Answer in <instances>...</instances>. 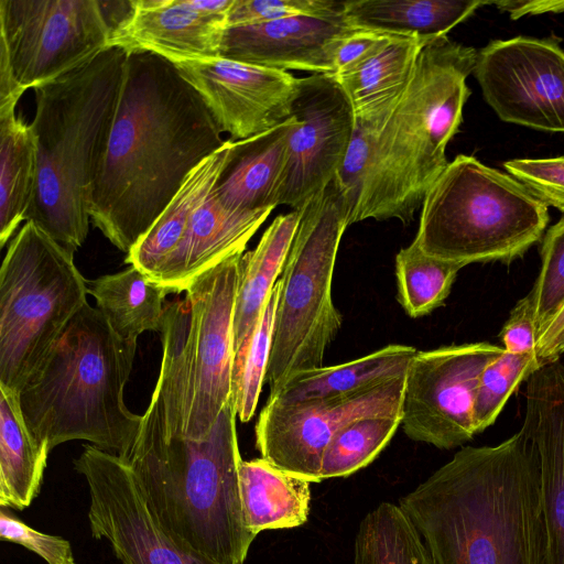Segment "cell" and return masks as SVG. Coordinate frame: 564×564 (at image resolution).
Segmentation results:
<instances>
[{
    "instance_id": "13",
    "label": "cell",
    "mask_w": 564,
    "mask_h": 564,
    "mask_svg": "<svg viewBox=\"0 0 564 564\" xmlns=\"http://www.w3.org/2000/svg\"><path fill=\"white\" fill-rule=\"evenodd\" d=\"M74 468L88 487L91 534L108 541L121 564H220L180 545L163 529L126 459L84 445Z\"/></svg>"
},
{
    "instance_id": "8",
    "label": "cell",
    "mask_w": 564,
    "mask_h": 564,
    "mask_svg": "<svg viewBox=\"0 0 564 564\" xmlns=\"http://www.w3.org/2000/svg\"><path fill=\"white\" fill-rule=\"evenodd\" d=\"M349 208L333 180L303 208L282 276L265 383L274 397L296 375L323 367L343 317L332 283Z\"/></svg>"
},
{
    "instance_id": "22",
    "label": "cell",
    "mask_w": 564,
    "mask_h": 564,
    "mask_svg": "<svg viewBox=\"0 0 564 564\" xmlns=\"http://www.w3.org/2000/svg\"><path fill=\"white\" fill-rule=\"evenodd\" d=\"M295 123L296 117L292 116L265 132L231 140L226 165L214 187L224 207L253 213L278 206L289 138Z\"/></svg>"
},
{
    "instance_id": "46",
    "label": "cell",
    "mask_w": 564,
    "mask_h": 564,
    "mask_svg": "<svg viewBox=\"0 0 564 564\" xmlns=\"http://www.w3.org/2000/svg\"><path fill=\"white\" fill-rule=\"evenodd\" d=\"M564 326V307L538 339L536 348L551 340Z\"/></svg>"
},
{
    "instance_id": "21",
    "label": "cell",
    "mask_w": 564,
    "mask_h": 564,
    "mask_svg": "<svg viewBox=\"0 0 564 564\" xmlns=\"http://www.w3.org/2000/svg\"><path fill=\"white\" fill-rule=\"evenodd\" d=\"M272 210H229L213 188L192 215L181 243L164 264L155 283L167 293L186 291L209 269L234 254L243 253L247 243Z\"/></svg>"
},
{
    "instance_id": "41",
    "label": "cell",
    "mask_w": 564,
    "mask_h": 564,
    "mask_svg": "<svg viewBox=\"0 0 564 564\" xmlns=\"http://www.w3.org/2000/svg\"><path fill=\"white\" fill-rule=\"evenodd\" d=\"M0 539L34 552L46 564H76L68 540L40 532L2 507L0 509Z\"/></svg>"
},
{
    "instance_id": "20",
    "label": "cell",
    "mask_w": 564,
    "mask_h": 564,
    "mask_svg": "<svg viewBox=\"0 0 564 564\" xmlns=\"http://www.w3.org/2000/svg\"><path fill=\"white\" fill-rule=\"evenodd\" d=\"M226 15L195 10L189 0H131L112 28L109 47L150 52L172 63L219 56Z\"/></svg>"
},
{
    "instance_id": "33",
    "label": "cell",
    "mask_w": 564,
    "mask_h": 564,
    "mask_svg": "<svg viewBox=\"0 0 564 564\" xmlns=\"http://www.w3.org/2000/svg\"><path fill=\"white\" fill-rule=\"evenodd\" d=\"M462 264L423 252L416 243L395 256L397 299L410 317H421L443 305Z\"/></svg>"
},
{
    "instance_id": "38",
    "label": "cell",
    "mask_w": 564,
    "mask_h": 564,
    "mask_svg": "<svg viewBox=\"0 0 564 564\" xmlns=\"http://www.w3.org/2000/svg\"><path fill=\"white\" fill-rule=\"evenodd\" d=\"M344 14V1L333 0H234L226 26L272 21L289 17Z\"/></svg>"
},
{
    "instance_id": "36",
    "label": "cell",
    "mask_w": 564,
    "mask_h": 564,
    "mask_svg": "<svg viewBox=\"0 0 564 564\" xmlns=\"http://www.w3.org/2000/svg\"><path fill=\"white\" fill-rule=\"evenodd\" d=\"M541 365L536 351L512 354L505 350L482 370L474 404L477 433L496 421L517 387L529 379Z\"/></svg>"
},
{
    "instance_id": "31",
    "label": "cell",
    "mask_w": 564,
    "mask_h": 564,
    "mask_svg": "<svg viewBox=\"0 0 564 564\" xmlns=\"http://www.w3.org/2000/svg\"><path fill=\"white\" fill-rule=\"evenodd\" d=\"M86 284L96 307L120 337L137 339L147 330L159 333L167 292L142 271L130 265L113 274L86 280Z\"/></svg>"
},
{
    "instance_id": "34",
    "label": "cell",
    "mask_w": 564,
    "mask_h": 564,
    "mask_svg": "<svg viewBox=\"0 0 564 564\" xmlns=\"http://www.w3.org/2000/svg\"><path fill=\"white\" fill-rule=\"evenodd\" d=\"M279 291L278 280L253 332L235 355L232 397L237 416L243 423L252 419L265 382Z\"/></svg>"
},
{
    "instance_id": "10",
    "label": "cell",
    "mask_w": 564,
    "mask_h": 564,
    "mask_svg": "<svg viewBox=\"0 0 564 564\" xmlns=\"http://www.w3.org/2000/svg\"><path fill=\"white\" fill-rule=\"evenodd\" d=\"M111 31L98 0H0V50L24 90L89 63Z\"/></svg>"
},
{
    "instance_id": "42",
    "label": "cell",
    "mask_w": 564,
    "mask_h": 564,
    "mask_svg": "<svg viewBox=\"0 0 564 564\" xmlns=\"http://www.w3.org/2000/svg\"><path fill=\"white\" fill-rule=\"evenodd\" d=\"M536 305L534 292L531 290L511 310L500 337L508 352L522 354L536 351Z\"/></svg>"
},
{
    "instance_id": "18",
    "label": "cell",
    "mask_w": 564,
    "mask_h": 564,
    "mask_svg": "<svg viewBox=\"0 0 564 564\" xmlns=\"http://www.w3.org/2000/svg\"><path fill=\"white\" fill-rule=\"evenodd\" d=\"M345 15L289 17L225 26L219 56L280 70L334 74V53L355 30Z\"/></svg>"
},
{
    "instance_id": "23",
    "label": "cell",
    "mask_w": 564,
    "mask_h": 564,
    "mask_svg": "<svg viewBox=\"0 0 564 564\" xmlns=\"http://www.w3.org/2000/svg\"><path fill=\"white\" fill-rule=\"evenodd\" d=\"M432 40L393 34L359 66L333 75L345 91L356 121L382 128L406 90L421 51Z\"/></svg>"
},
{
    "instance_id": "16",
    "label": "cell",
    "mask_w": 564,
    "mask_h": 564,
    "mask_svg": "<svg viewBox=\"0 0 564 564\" xmlns=\"http://www.w3.org/2000/svg\"><path fill=\"white\" fill-rule=\"evenodd\" d=\"M292 116L296 123L289 138L278 206L302 209L334 180L356 119L345 91L328 74L300 78Z\"/></svg>"
},
{
    "instance_id": "17",
    "label": "cell",
    "mask_w": 564,
    "mask_h": 564,
    "mask_svg": "<svg viewBox=\"0 0 564 564\" xmlns=\"http://www.w3.org/2000/svg\"><path fill=\"white\" fill-rule=\"evenodd\" d=\"M174 64L232 141L265 132L292 117L300 78L289 72L224 57Z\"/></svg>"
},
{
    "instance_id": "19",
    "label": "cell",
    "mask_w": 564,
    "mask_h": 564,
    "mask_svg": "<svg viewBox=\"0 0 564 564\" xmlns=\"http://www.w3.org/2000/svg\"><path fill=\"white\" fill-rule=\"evenodd\" d=\"M522 426L539 454L543 564H564V366L558 359L528 379Z\"/></svg>"
},
{
    "instance_id": "45",
    "label": "cell",
    "mask_w": 564,
    "mask_h": 564,
    "mask_svg": "<svg viewBox=\"0 0 564 564\" xmlns=\"http://www.w3.org/2000/svg\"><path fill=\"white\" fill-rule=\"evenodd\" d=\"M564 352V326L547 343L536 348V354L542 364L557 360Z\"/></svg>"
},
{
    "instance_id": "2",
    "label": "cell",
    "mask_w": 564,
    "mask_h": 564,
    "mask_svg": "<svg viewBox=\"0 0 564 564\" xmlns=\"http://www.w3.org/2000/svg\"><path fill=\"white\" fill-rule=\"evenodd\" d=\"M399 505L436 564H543L539 454L523 426L460 448Z\"/></svg>"
},
{
    "instance_id": "25",
    "label": "cell",
    "mask_w": 564,
    "mask_h": 564,
    "mask_svg": "<svg viewBox=\"0 0 564 564\" xmlns=\"http://www.w3.org/2000/svg\"><path fill=\"white\" fill-rule=\"evenodd\" d=\"M302 209L276 216L258 245L241 256L234 315L235 355L253 332L285 260Z\"/></svg>"
},
{
    "instance_id": "1",
    "label": "cell",
    "mask_w": 564,
    "mask_h": 564,
    "mask_svg": "<svg viewBox=\"0 0 564 564\" xmlns=\"http://www.w3.org/2000/svg\"><path fill=\"white\" fill-rule=\"evenodd\" d=\"M198 91L171 61L128 53L90 219L126 252L149 231L191 172L227 140Z\"/></svg>"
},
{
    "instance_id": "35",
    "label": "cell",
    "mask_w": 564,
    "mask_h": 564,
    "mask_svg": "<svg viewBox=\"0 0 564 564\" xmlns=\"http://www.w3.org/2000/svg\"><path fill=\"white\" fill-rule=\"evenodd\" d=\"M401 417L375 416L344 426L327 445L321 479L347 477L368 466L389 444Z\"/></svg>"
},
{
    "instance_id": "32",
    "label": "cell",
    "mask_w": 564,
    "mask_h": 564,
    "mask_svg": "<svg viewBox=\"0 0 564 564\" xmlns=\"http://www.w3.org/2000/svg\"><path fill=\"white\" fill-rule=\"evenodd\" d=\"M354 564H436L399 503L381 502L361 520Z\"/></svg>"
},
{
    "instance_id": "9",
    "label": "cell",
    "mask_w": 564,
    "mask_h": 564,
    "mask_svg": "<svg viewBox=\"0 0 564 564\" xmlns=\"http://www.w3.org/2000/svg\"><path fill=\"white\" fill-rule=\"evenodd\" d=\"M87 295L74 253L25 221L0 269V386L24 388Z\"/></svg>"
},
{
    "instance_id": "7",
    "label": "cell",
    "mask_w": 564,
    "mask_h": 564,
    "mask_svg": "<svg viewBox=\"0 0 564 564\" xmlns=\"http://www.w3.org/2000/svg\"><path fill=\"white\" fill-rule=\"evenodd\" d=\"M547 223V206L521 182L459 154L429 188L413 242L463 267L511 262L541 239Z\"/></svg>"
},
{
    "instance_id": "27",
    "label": "cell",
    "mask_w": 564,
    "mask_h": 564,
    "mask_svg": "<svg viewBox=\"0 0 564 564\" xmlns=\"http://www.w3.org/2000/svg\"><path fill=\"white\" fill-rule=\"evenodd\" d=\"M416 351L412 346L391 344L348 362L304 371L268 399H327L371 389L405 376Z\"/></svg>"
},
{
    "instance_id": "30",
    "label": "cell",
    "mask_w": 564,
    "mask_h": 564,
    "mask_svg": "<svg viewBox=\"0 0 564 564\" xmlns=\"http://www.w3.org/2000/svg\"><path fill=\"white\" fill-rule=\"evenodd\" d=\"M37 174L34 132L15 115V108L0 109V247L11 239L26 219Z\"/></svg>"
},
{
    "instance_id": "29",
    "label": "cell",
    "mask_w": 564,
    "mask_h": 564,
    "mask_svg": "<svg viewBox=\"0 0 564 564\" xmlns=\"http://www.w3.org/2000/svg\"><path fill=\"white\" fill-rule=\"evenodd\" d=\"M482 0H347L344 15L355 28L442 37L469 18Z\"/></svg>"
},
{
    "instance_id": "39",
    "label": "cell",
    "mask_w": 564,
    "mask_h": 564,
    "mask_svg": "<svg viewBox=\"0 0 564 564\" xmlns=\"http://www.w3.org/2000/svg\"><path fill=\"white\" fill-rule=\"evenodd\" d=\"M380 130V127L356 121L346 156L334 177L349 208V225L364 196L375 142Z\"/></svg>"
},
{
    "instance_id": "5",
    "label": "cell",
    "mask_w": 564,
    "mask_h": 564,
    "mask_svg": "<svg viewBox=\"0 0 564 564\" xmlns=\"http://www.w3.org/2000/svg\"><path fill=\"white\" fill-rule=\"evenodd\" d=\"M135 350L87 302L18 393L36 441L50 452L83 440L127 460L143 417L123 401Z\"/></svg>"
},
{
    "instance_id": "24",
    "label": "cell",
    "mask_w": 564,
    "mask_h": 564,
    "mask_svg": "<svg viewBox=\"0 0 564 564\" xmlns=\"http://www.w3.org/2000/svg\"><path fill=\"white\" fill-rule=\"evenodd\" d=\"M231 140L205 159L187 176L173 199L124 260L156 281L181 243L194 212L205 202L226 165Z\"/></svg>"
},
{
    "instance_id": "44",
    "label": "cell",
    "mask_w": 564,
    "mask_h": 564,
    "mask_svg": "<svg viewBox=\"0 0 564 564\" xmlns=\"http://www.w3.org/2000/svg\"><path fill=\"white\" fill-rule=\"evenodd\" d=\"M490 4L509 12L511 19L547 12H564V1H490Z\"/></svg>"
},
{
    "instance_id": "11",
    "label": "cell",
    "mask_w": 564,
    "mask_h": 564,
    "mask_svg": "<svg viewBox=\"0 0 564 564\" xmlns=\"http://www.w3.org/2000/svg\"><path fill=\"white\" fill-rule=\"evenodd\" d=\"M405 376L354 394L304 401L268 399L256 424V447L274 467L321 482L324 452L347 424L402 417Z\"/></svg>"
},
{
    "instance_id": "28",
    "label": "cell",
    "mask_w": 564,
    "mask_h": 564,
    "mask_svg": "<svg viewBox=\"0 0 564 564\" xmlns=\"http://www.w3.org/2000/svg\"><path fill=\"white\" fill-rule=\"evenodd\" d=\"M30 432L19 394L0 386V506L23 510L37 496L48 455Z\"/></svg>"
},
{
    "instance_id": "26",
    "label": "cell",
    "mask_w": 564,
    "mask_h": 564,
    "mask_svg": "<svg viewBox=\"0 0 564 564\" xmlns=\"http://www.w3.org/2000/svg\"><path fill=\"white\" fill-rule=\"evenodd\" d=\"M311 484L262 457L241 460L239 486L248 530L257 536L265 530L304 524L310 514Z\"/></svg>"
},
{
    "instance_id": "3",
    "label": "cell",
    "mask_w": 564,
    "mask_h": 564,
    "mask_svg": "<svg viewBox=\"0 0 564 564\" xmlns=\"http://www.w3.org/2000/svg\"><path fill=\"white\" fill-rule=\"evenodd\" d=\"M128 52L110 46L89 63L34 88L31 122L36 185L25 221L70 252L85 242L95 183L107 151Z\"/></svg>"
},
{
    "instance_id": "14",
    "label": "cell",
    "mask_w": 564,
    "mask_h": 564,
    "mask_svg": "<svg viewBox=\"0 0 564 564\" xmlns=\"http://www.w3.org/2000/svg\"><path fill=\"white\" fill-rule=\"evenodd\" d=\"M473 74L502 121L564 132V51L554 40L491 41L477 51Z\"/></svg>"
},
{
    "instance_id": "15",
    "label": "cell",
    "mask_w": 564,
    "mask_h": 564,
    "mask_svg": "<svg viewBox=\"0 0 564 564\" xmlns=\"http://www.w3.org/2000/svg\"><path fill=\"white\" fill-rule=\"evenodd\" d=\"M243 253L209 269L185 291L192 313L193 354L186 436L207 435L232 397L234 315Z\"/></svg>"
},
{
    "instance_id": "37",
    "label": "cell",
    "mask_w": 564,
    "mask_h": 564,
    "mask_svg": "<svg viewBox=\"0 0 564 564\" xmlns=\"http://www.w3.org/2000/svg\"><path fill=\"white\" fill-rule=\"evenodd\" d=\"M541 271L532 288L538 339L564 307V216L545 234Z\"/></svg>"
},
{
    "instance_id": "40",
    "label": "cell",
    "mask_w": 564,
    "mask_h": 564,
    "mask_svg": "<svg viewBox=\"0 0 564 564\" xmlns=\"http://www.w3.org/2000/svg\"><path fill=\"white\" fill-rule=\"evenodd\" d=\"M508 174L521 182L547 207L564 212V155L514 159L503 163Z\"/></svg>"
},
{
    "instance_id": "43",
    "label": "cell",
    "mask_w": 564,
    "mask_h": 564,
    "mask_svg": "<svg viewBox=\"0 0 564 564\" xmlns=\"http://www.w3.org/2000/svg\"><path fill=\"white\" fill-rule=\"evenodd\" d=\"M394 33L356 28L338 43L334 53V74L343 75L364 63Z\"/></svg>"
},
{
    "instance_id": "12",
    "label": "cell",
    "mask_w": 564,
    "mask_h": 564,
    "mask_svg": "<svg viewBox=\"0 0 564 564\" xmlns=\"http://www.w3.org/2000/svg\"><path fill=\"white\" fill-rule=\"evenodd\" d=\"M503 351L485 341L416 351L405 375L404 434L441 449L470 441L477 434L474 404L479 377Z\"/></svg>"
},
{
    "instance_id": "6",
    "label": "cell",
    "mask_w": 564,
    "mask_h": 564,
    "mask_svg": "<svg viewBox=\"0 0 564 564\" xmlns=\"http://www.w3.org/2000/svg\"><path fill=\"white\" fill-rule=\"evenodd\" d=\"M476 57L474 47L447 36L423 47L406 90L378 133L351 224L369 218L413 221L429 188L448 164L446 147L462 123L470 95L466 79Z\"/></svg>"
},
{
    "instance_id": "4",
    "label": "cell",
    "mask_w": 564,
    "mask_h": 564,
    "mask_svg": "<svg viewBox=\"0 0 564 564\" xmlns=\"http://www.w3.org/2000/svg\"><path fill=\"white\" fill-rule=\"evenodd\" d=\"M236 419L231 397L203 437L139 431L127 459L163 529L220 564H243L256 539L240 497Z\"/></svg>"
}]
</instances>
